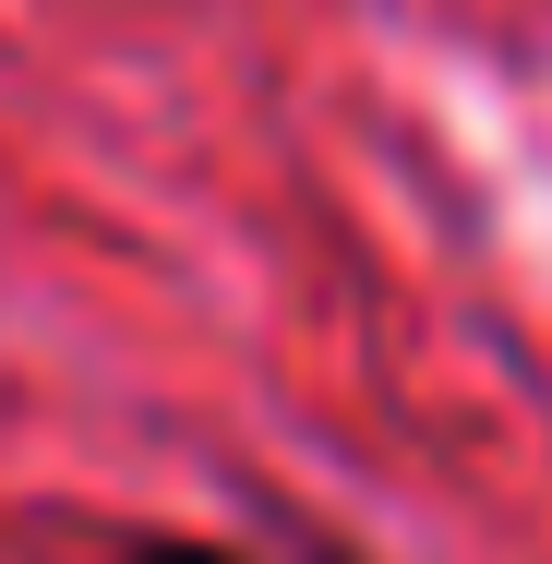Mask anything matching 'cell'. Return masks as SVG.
<instances>
[{
	"label": "cell",
	"mask_w": 552,
	"mask_h": 564,
	"mask_svg": "<svg viewBox=\"0 0 552 564\" xmlns=\"http://www.w3.org/2000/svg\"><path fill=\"white\" fill-rule=\"evenodd\" d=\"M97 564H360V553H336V541H228V529H120Z\"/></svg>",
	"instance_id": "1"
}]
</instances>
